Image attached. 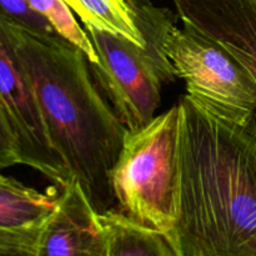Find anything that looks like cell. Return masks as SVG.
I'll list each match as a JSON object with an SVG mask.
<instances>
[{
    "label": "cell",
    "instance_id": "1",
    "mask_svg": "<svg viewBox=\"0 0 256 256\" xmlns=\"http://www.w3.org/2000/svg\"><path fill=\"white\" fill-rule=\"evenodd\" d=\"M180 109V189L169 236L179 256H256V139L188 95Z\"/></svg>",
    "mask_w": 256,
    "mask_h": 256
},
{
    "label": "cell",
    "instance_id": "2",
    "mask_svg": "<svg viewBox=\"0 0 256 256\" xmlns=\"http://www.w3.org/2000/svg\"><path fill=\"white\" fill-rule=\"evenodd\" d=\"M52 149L99 215L116 208L112 172L126 129L92 78L84 52L65 39L38 38L12 24Z\"/></svg>",
    "mask_w": 256,
    "mask_h": 256
},
{
    "label": "cell",
    "instance_id": "3",
    "mask_svg": "<svg viewBox=\"0 0 256 256\" xmlns=\"http://www.w3.org/2000/svg\"><path fill=\"white\" fill-rule=\"evenodd\" d=\"M115 210L169 235L180 189V109L174 105L125 138L112 172Z\"/></svg>",
    "mask_w": 256,
    "mask_h": 256
},
{
    "label": "cell",
    "instance_id": "4",
    "mask_svg": "<svg viewBox=\"0 0 256 256\" xmlns=\"http://www.w3.org/2000/svg\"><path fill=\"white\" fill-rule=\"evenodd\" d=\"M162 49L190 99L224 122L246 126L256 109V82L232 54L176 24Z\"/></svg>",
    "mask_w": 256,
    "mask_h": 256
},
{
    "label": "cell",
    "instance_id": "5",
    "mask_svg": "<svg viewBox=\"0 0 256 256\" xmlns=\"http://www.w3.org/2000/svg\"><path fill=\"white\" fill-rule=\"evenodd\" d=\"M98 60L89 62L100 92L129 132L149 124L162 100L159 68L145 48L120 35L85 28Z\"/></svg>",
    "mask_w": 256,
    "mask_h": 256
},
{
    "label": "cell",
    "instance_id": "6",
    "mask_svg": "<svg viewBox=\"0 0 256 256\" xmlns=\"http://www.w3.org/2000/svg\"><path fill=\"white\" fill-rule=\"evenodd\" d=\"M0 98L19 145L20 162L60 186L72 182L66 166L52 149L34 89L20 60L12 24L0 15Z\"/></svg>",
    "mask_w": 256,
    "mask_h": 256
},
{
    "label": "cell",
    "instance_id": "7",
    "mask_svg": "<svg viewBox=\"0 0 256 256\" xmlns=\"http://www.w3.org/2000/svg\"><path fill=\"white\" fill-rule=\"evenodd\" d=\"M182 28L216 42L256 82V0H172ZM245 129L256 139V109Z\"/></svg>",
    "mask_w": 256,
    "mask_h": 256
},
{
    "label": "cell",
    "instance_id": "8",
    "mask_svg": "<svg viewBox=\"0 0 256 256\" xmlns=\"http://www.w3.org/2000/svg\"><path fill=\"white\" fill-rule=\"evenodd\" d=\"M108 234L84 192L72 180L42 226L35 256H108Z\"/></svg>",
    "mask_w": 256,
    "mask_h": 256
},
{
    "label": "cell",
    "instance_id": "9",
    "mask_svg": "<svg viewBox=\"0 0 256 256\" xmlns=\"http://www.w3.org/2000/svg\"><path fill=\"white\" fill-rule=\"evenodd\" d=\"M58 196L40 192L0 172V229L42 228L56 208Z\"/></svg>",
    "mask_w": 256,
    "mask_h": 256
},
{
    "label": "cell",
    "instance_id": "10",
    "mask_svg": "<svg viewBox=\"0 0 256 256\" xmlns=\"http://www.w3.org/2000/svg\"><path fill=\"white\" fill-rule=\"evenodd\" d=\"M99 216L108 234V256H179L165 232L142 226L115 209Z\"/></svg>",
    "mask_w": 256,
    "mask_h": 256
},
{
    "label": "cell",
    "instance_id": "11",
    "mask_svg": "<svg viewBox=\"0 0 256 256\" xmlns=\"http://www.w3.org/2000/svg\"><path fill=\"white\" fill-rule=\"evenodd\" d=\"M85 28L120 35L139 46L145 48V40L134 22L126 0H64Z\"/></svg>",
    "mask_w": 256,
    "mask_h": 256
},
{
    "label": "cell",
    "instance_id": "12",
    "mask_svg": "<svg viewBox=\"0 0 256 256\" xmlns=\"http://www.w3.org/2000/svg\"><path fill=\"white\" fill-rule=\"evenodd\" d=\"M28 2L34 12L42 15L54 28L62 39L82 50L89 62H96V52L86 30L80 26L75 19L74 12L64 0H28Z\"/></svg>",
    "mask_w": 256,
    "mask_h": 256
},
{
    "label": "cell",
    "instance_id": "13",
    "mask_svg": "<svg viewBox=\"0 0 256 256\" xmlns=\"http://www.w3.org/2000/svg\"><path fill=\"white\" fill-rule=\"evenodd\" d=\"M0 15L15 26L22 28L38 38L46 40L62 39L42 15L32 9L28 0H0Z\"/></svg>",
    "mask_w": 256,
    "mask_h": 256
},
{
    "label": "cell",
    "instance_id": "14",
    "mask_svg": "<svg viewBox=\"0 0 256 256\" xmlns=\"http://www.w3.org/2000/svg\"><path fill=\"white\" fill-rule=\"evenodd\" d=\"M42 226L26 230L0 229V256L36 255Z\"/></svg>",
    "mask_w": 256,
    "mask_h": 256
},
{
    "label": "cell",
    "instance_id": "15",
    "mask_svg": "<svg viewBox=\"0 0 256 256\" xmlns=\"http://www.w3.org/2000/svg\"><path fill=\"white\" fill-rule=\"evenodd\" d=\"M22 164L19 145L8 110L0 98V172L12 165Z\"/></svg>",
    "mask_w": 256,
    "mask_h": 256
}]
</instances>
